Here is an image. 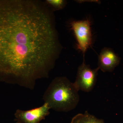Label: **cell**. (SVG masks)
I'll return each mask as SVG.
<instances>
[{
    "label": "cell",
    "instance_id": "3957f363",
    "mask_svg": "<svg viewBox=\"0 0 123 123\" xmlns=\"http://www.w3.org/2000/svg\"><path fill=\"white\" fill-rule=\"evenodd\" d=\"M71 29L74 33L77 42V49L85 53L92 43V37L90 20L74 21L70 23Z\"/></svg>",
    "mask_w": 123,
    "mask_h": 123
},
{
    "label": "cell",
    "instance_id": "52a82bcc",
    "mask_svg": "<svg viewBox=\"0 0 123 123\" xmlns=\"http://www.w3.org/2000/svg\"><path fill=\"white\" fill-rule=\"evenodd\" d=\"M71 123H104L103 120L97 118L87 111L79 113L72 118Z\"/></svg>",
    "mask_w": 123,
    "mask_h": 123
},
{
    "label": "cell",
    "instance_id": "7a4b0ae2",
    "mask_svg": "<svg viewBox=\"0 0 123 123\" xmlns=\"http://www.w3.org/2000/svg\"><path fill=\"white\" fill-rule=\"evenodd\" d=\"M78 91L74 83L66 77H57L47 88L43 99L50 109L57 112H68L79 103Z\"/></svg>",
    "mask_w": 123,
    "mask_h": 123
},
{
    "label": "cell",
    "instance_id": "6da1fadb",
    "mask_svg": "<svg viewBox=\"0 0 123 123\" xmlns=\"http://www.w3.org/2000/svg\"><path fill=\"white\" fill-rule=\"evenodd\" d=\"M61 46L52 11L32 0H0V82L33 90L48 77Z\"/></svg>",
    "mask_w": 123,
    "mask_h": 123
},
{
    "label": "cell",
    "instance_id": "277c9868",
    "mask_svg": "<svg viewBox=\"0 0 123 123\" xmlns=\"http://www.w3.org/2000/svg\"><path fill=\"white\" fill-rule=\"evenodd\" d=\"M99 70L98 68L92 69L90 65H86L84 57L83 63L78 67L76 80L74 83L78 90L91 92L96 84Z\"/></svg>",
    "mask_w": 123,
    "mask_h": 123
},
{
    "label": "cell",
    "instance_id": "8992f818",
    "mask_svg": "<svg viewBox=\"0 0 123 123\" xmlns=\"http://www.w3.org/2000/svg\"><path fill=\"white\" fill-rule=\"evenodd\" d=\"M120 62V58L112 49L104 48L98 56V68L103 72H111Z\"/></svg>",
    "mask_w": 123,
    "mask_h": 123
},
{
    "label": "cell",
    "instance_id": "5b68a950",
    "mask_svg": "<svg viewBox=\"0 0 123 123\" xmlns=\"http://www.w3.org/2000/svg\"><path fill=\"white\" fill-rule=\"evenodd\" d=\"M50 109L47 103L27 111L17 110L14 114L15 123H39L50 114Z\"/></svg>",
    "mask_w": 123,
    "mask_h": 123
},
{
    "label": "cell",
    "instance_id": "ba28073f",
    "mask_svg": "<svg viewBox=\"0 0 123 123\" xmlns=\"http://www.w3.org/2000/svg\"><path fill=\"white\" fill-rule=\"evenodd\" d=\"M46 2L56 10L63 8L66 5V1L63 0H47Z\"/></svg>",
    "mask_w": 123,
    "mask_h": 123
}]
</instances>
